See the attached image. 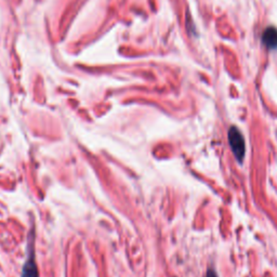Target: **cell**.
I'll use <instances>...</instances> for the list:
<instances>
[{
  "instance_id": "cell-2",
  "label": "cell",
  "mask_w": 277,
  "mask_h": 277,
  "mask_svg": "<svg viewBox=\"0 0 277 277\" xmlns=\"http://www.w3.org/2000/svg\"><path fill=\"white\" fill-rule=\"evenodd\" d=\"M21 277H39L38 268H37L35 260V248H34V232L32 231V236L28 237L27 245V259L24 263L22 269Z\"/></svg>"
},
{
  "instance_id": "cell-1",
  "label": "cell",
  "mask_w": 277,
  "mask_h": 277,
  "mask_svg": "<svg viewBox=\"0 0 277 277\" xmlns=\"http://www.w3.org/2000/svg\"><path fill=\"white\" fill-rule=\"evenodd\" d=\"M227 138H229V144L231 150L235 156L236 161L242 164L245 158L246 153V144L245 139L242 131L236 126H232L229 129V133H227Z\"/></svg>"
},
{
  "instance_id": "cell-3",
  "label": "cell",
  "mask_w": 277,
  "mask_h": 277,
  "mask_svg": "<svg viewBox=\"0 0 277 277\" xmlns=\"http://www.w3.org/2000/svg\"><path fill=\"white\" fill-rule=\"evenodd\" d=\"M262 41L270 50H275V49H277V28L274 26H269L264 30Z\"/></svg>"
},
{
  "instance_id": "cell-4",
  "label": "cell",
  "mask_w": 277,
  "mask_h": 277,
  "mask_svg": "<svg viewBox=\"0 0 277 277\" xmlns=\"http://www.w3.org/2000/svg\"><path fill=\"white\" fill-rule=\"evenodd\" d=\"M206 277H219V276H218L217 272H215V271H214L213 269L210 268V269H208V270H207Z\"/></svg>"
}]
</instances>
